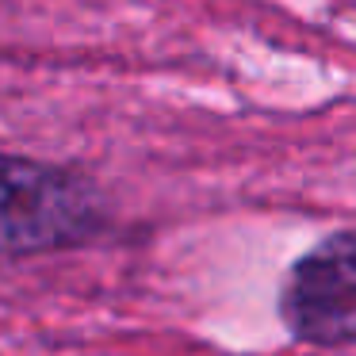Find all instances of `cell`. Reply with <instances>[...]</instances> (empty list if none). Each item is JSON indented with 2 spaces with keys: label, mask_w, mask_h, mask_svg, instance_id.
<instances>
[{
  "label": "cell",
  "mask_w": 356,
  "mask_h": 356,
  "mask_svg": "<svg viewBox=\"0 0 356 356\" xmlns=\"http://www.w3.org/2000/svg\"><path fill=\"white\" fill-rule=\"evenodd\" d=\"M356 253L353 234L337 230L314 253H307L291 268L284 284V322L295 337L310 345H348L356 314Z\"/></svg>",
  "instance_id": "2"
},
{
  "label": "cell",
  "mask_w": 356,
  "mask_h": 356,
  "mask_svg": "<svg viewBox=\"0 0 356 356\" xmlns=\"http://www.w3.org/2000/svg\"><path fill=\"white\" fill-rule=\"evenodd\" d=\"M100 203L81 177L27 157H0V253H50L85 241Z\"/></svg>",
  "instance_id": "1"
}]
</instances>
